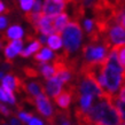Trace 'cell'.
Returning <instances> with one entry per match:
<instances>
[{
  "label": "cell",
  "mask_w": 125,
  "mask_h": 125,
  "mask_svg": "<svg viewBox=\"0 0 125 125\" xmlns=\"http://www.w3.org/2000/svg\"><path fill=\"white\" fill-rule=\"evenodd\" d=\"M68 22H69V16L65 13H63V11L60 13V14H57L56 16H54L53 27H54V30H55V33L61 34L62 30L68 24Z\"/></svg>",
  "instance_id": "cell-9"
},
{
  "label": "cell",
  "mask_w": 125,
  "mask_h": 125,
  "mask_svg": "<svg viewBox=\"0 0 125 125\" xmlns=\"http://www.w3.org/2000/svg\"><path fill=\"white\" fill-rule=\"evenodd\" d=\"M42 1L40 0H34L33 6L31 8V11H33V13H40L42 11Z\"/></svg>",
  "instance_id": "cell-19"
},
{
  "label": "cell",
  "mask_w": 125,
  "mask_h": 125,
  "mask_svg": "<svg viewBox=\"0 0 125 125\" xmlns=\"http://www.w3.org/2000/svg\"><path fill=\"white\" fill-rule=\"evenodd\" d=\"M0 100L1 101H7L8 102V98H7V94H6V92L4 91V88L2 87H0Z\"/></svg>",
  "instance_id": "cell-25"
},
{
  "label": "cell",
  "mask_w": 125,
  "mask_h": 125,
  "mask_svg": "<svg viewBox=\"0 0 125 125\" xmlns=\"http://www.w3.org/2000/svg\"><path fill=\"white\" fill-rule=\"evenodd\" d=\"M62 86L63 84L61 83V80L57 77H52L47 80L46 84V88H45V93L46 95H49L52 98H55L61 91H62Z\"/></svg>",
  "instance_id": "cell-8"
},
{
  "label": "cell",
  "mask_w": 125,
  "mask_h": 125,
  "mask_svg": "<svg viewBox=\"0 0 125 125\" xmlns=\"http://www.w3.org/2000/svg\"><path fill=\"white\" fill-rule=\"evenodd\" d=\"M111 96L107 93L103 96L98 98L95 104H92L87 111V117L90 123L98 125H124V119H122L117 109L111 101Z\"/></svg>",
  "instance_id": "cell-1"
},
{
  "label": "cell",
  "mask_w": 125,
  "mask_h": 125,
  "mask_svg": "<svg viewBox=\"0 0 125 125\" xmlns=\"http://www.w3.org/2000/svg\"><path fill=\"white\" fill-rule=\"evenodd\" d=\"M0 113L4 115V116H9V114H10V111L8 110L7 107H5L4 104H1V103H0Z\"/></svg>",
  "instance_id": "cell-23"
},
{
  "label": "cell",
  "mask_w": 125,
  "mask_h": 125,
  "mask_svg": "<svg viewBox=\"0 0 125 125\" xmlns=\"http://www.w3.org/2000/svg\"><path fill=\"white\" fill-rule=\"evenodd\" d=\"M29 125H44V124H42V122L40 119H38V118H36V117H32L29 121Z\"/></svg>",
  "instance_id": "cell-24"
},
{
  "label": "cell",
  "mask_w": 125,
  "mask_h": 125,
  "mask_svg": "<svg viewBox=\"0 0 125 125\" xmlns=\"http://www.w3.org/2000/svg\"><path fill=\"white\" fill-rule=\"evenodd\" d=\"M72 96H73V86H69L67 87L65 91H61L54 99H55L56 104L60 108L67 109L72 101Z\"/></svg>",
  "instance_id": "cell-7"
},
{
  "label": "cell",
  "mask_w": 125,
  "mask_h": 125,
  "mask_svg": "<svg viewBox=\"0 0 125 125\" xmlns=\"http://www.w3.org/2000/svg\"><path fill=\"white\" fill-rule=\"evenodd\" d=\"M4 125H6V124H4Z\"/></svg>",
  "instance_id": "cell-34"
},
{
  "label": "cell",
  "mask_w": 125,
  "mask_h": 125,
  "mask_svg": "<svg viewBox=\"0 0 125 125\" xmlns=\"http://www.w3.org/2000/svg\"><path fill=\"white\" fill-rule=\"evenodd\" d=\"M8 45L10 46L11 49L16 53V55L20 54V52L23 49V42L21 39H11V42H8Z\"/></svg>",
  "instance_id": "cell-15"
},
{
  "label": "cell",
  "mask_w": 125,
  "mask_h": 125,
  "mask_svg": "<svg viewBox=\"0 0 125 125\" xmlns=\"http://www.w3.org/2000/svg\"><path fill=\"white\" fill-rule=\"evenodd\" d=\"M5 10H6V7H5L4 2L0 1V13H2V11H5ZM6 11H8V10H6Z\"/></svg>",
  "instance_id": "cell-28"
},
{
  "label": "cell",
  "mask_w": 125,
  "mask_h": 125,
  "mask_svg": "<svg viewBox=\"0 0 125 125\" xmlns=\"http://www.w3.org/2000/svg\"><path fill=\"white\" fill-rule=\"evenodd\" d=\"M2 77H4V73H2V72H0V79H1Z\"/></svg>",
  "instance_id": "cell-31"
},
{
  "label": "cell",
  "mask_w": 125,
  "mask_h": 125,
  "mask_svg": "<svg viewBox=\"0 0 125 125\" xmlns=\"http://www.w3.org/2000/svg\"><path fill=\"white\" fill-rule=\"evenodd\" d=\"M23 70H24V72H25V75H27L28 77H37L38 76V71H37V70H34V69H32V68L25 67Z\"/></svg>",
  "instance_id": "cell-20"
},
{
  "label": "cell",
  "mask_w": 125,
  "mask_h": 125,
  "mask_svg": "<svg viewBox=\"0 0 125 125\" xmlns=\"http://www.w3.org/2000/svg\"><path fill=\"white\" fill-rule=\"evenodd\" d=\"M34 0H20V6L24 11H30L33 6Z\"/></svg>",
  "instance_id": "cell-17"
},
{
  "label": "cell",
  "mask_w": 125,
  "mask_h": 125,
  "mask_svg": "<svg viewBox=\"0 0 125 125\" xmlns=\"http://www.w3.org/2000/svg\"><path fill=\"white\" fill-rule=\"evenodd\" d=\"M53 20H54V16L45 15L42 13V15L40 16V19H39L38 23H37L36 31L37 32H42L45 36H49V34L54 33L55 30H54V27H53Z\"/></svg>",
  "instance_id": "cell-6"
},
{
  "label": "cell",
  "mask_w": 125,
  "mask_h": 125,
  "mask_svg": "<svg viewBox=\"0 0 125 125\" xmlns=\"http://www.w3.org/2000/svg\"><path fill=\"white\" fill-rule=\"evenodd\" d=\"M40 71H42V76L45 77L47 80L49 78L54 77V69H53V67H51L49 64H42V68H40Z\"/></svg>",
  "instance_id": "cell-14"
},
{
  "label": "cell",
  "mask_w": 125,
  "mask_h": 125,
  "mask_svg": "<svg viewBox=\"0 0 125 125\" xmlns=\"http://www.w3.org/2000/svg\"><path fill=\"white\" fill-rule=\"evenodd\" d=\"M19 117H20V119H22L23 122H29L31 119V118L33 117L32 116V114H29V113H20L19 114Z\"/></svg>",
  "instance_id": "cell-21"
},
{
  "label": "cell",
  "mask_w": 125,
  "mask_h": 125,
  "mask_svg": "<svg viewBox=\"0 0 125 125\" xmlns=\"http://www.w3.org/2000/svg\"><path fill=\"white\" fill-rule=\"evenodd\" d=\"M53 52L51 48H42L40 52L34 55V59L39 62H42V63H46L47 61H49L52 57H53Z\"/></svg>",
  "instance_id": "cell-12"
},
{
  "label": "cell",
  "mask_w": 125,
  "mask_h": 125,
  "mask_svg": "<svg viewBox=\"0 0 125 125\" xmlns=\"http://www.w3.org/2000/svg\"><path fill=\"white\" fill-rule=\"evenodd\" d=\"M65 2H60L55 0H45V2L42 7V11L45 15L48 16H56L64 10Z\"/></svg>",
  "instance_id": "cell-5"
},
{
  "label": "cell",
  "mask_w": 125,
  "mask_h": 125,
  "mask_svg": "<svg viewBox=\"0 0 125 125\" xmlns=\"http://www.w3.org/2000/svg\"><path fill=\"white\" fill-rule=\"evenodd\" d=\"M6 36L8 39H21L23 36V29L20 25H11L7 30Z\"/></svg>",
  "instance_id": "cell-13"
},
{
  "label": "cell",
  "mask_w": 125,
  "mask_h": 125,
  "mask_svg": "<svg viewBox=\"0 0 125 125\" xmlns=\"http://www.w3.org/2000/svg\"><path fill=\"white\" fill-rule=\"evenodd\" d=\"M10 123H11V125H21V123L19 122V119H16V118H13L10 121Z\"/></svg>",
  "instance_id": "cell-27"
},
{
  "label": "cell",
  "mask_w": 125,
  "mask_h": 125,
  "mask_svg": "<svg viewBox=\"0 0 125 125\" xmlns=\"http://www.w3.org/2000/svg\"><path fill=\"white\" fill-rule=\"evenodd\" d=\"M8 24V21L6 17H4V16H0V30H4L5 28L7 27Z\"/></svg>",
  "instance_id": "cell-22"
},
{
  "label": "cell",
  "mask_w": 125,
  "mask_h": 125,
  "mask_svg": "<svg viewBox=\"0 0 125 125\" xmlns=\"http://www.w3.org/2000/svg\"><path fill=\"white\" fill-rule=\"evenodd\" d=\"M61 33H62V42L64 45V54H63L64 56L67 54L76 52L79 48L83 39V32L78 22H68Z\"/></svg>",
  "instance_id": "cell-2"
},
{
  "label": "cell",
  "mask_w": 125,
  "mask_h": 125,
  "mask_svg": "<svg viewBox=\"0 0 125 125\" xmlns=\"http://www.w3.org/2000/svg\"><path fill=\"white\" fill-rule=\"evenodd\" d=\"M87 125H98V124H92V123H90V124H87Z\"/></svg>",
  "instance_id": "cell-33"
},
{
  "label": "cell",
  "mask_w": 125,
  "mask_h": 125,
  "mask_svg": "<svg viewBox=\"0 0 125 125\" xmlns=\"http://www.w3.org/2000/svg\"><path fill=\"white\" fill-rule=\"evenodd\" d=\"M2 49H4V40L0 39V51H2Z\"/></svg>",
  "instance_id": "cell-29"
},
{
  "label": "cell",
  "mask_w": 125,
  "mask_h": 125,
  "mask_svg": "<svg viewBox=\"0 0 125 125\" xmlns=\"http://www.w3.org/2000/svg\"><path fill=\"white\" fill-rule=\"evenodd\" d=\"M55 1H60V2H70V0H55Z\"/></svg>",
  "instance_id": "cell-30"
},
{
  "label": "cell",
  "mask_w": 125,
  "mask_h": 125,
  "mask_svg": "<svg viewBox=\"0 0 125 125\" xmlns=\"http://www.w3.org/2000/svg\"><path fill=\"white\" fill-rule=\"evenodd\" d=\"M107 48L104 46H98L95 44H90L84 47L83 55L85 59L84 64H95L104 62L107 57Z\"/></svg>",
  "instance_id": "cell-3"
},
{
  "label": "cell",
  "mask_w": 125,
  "mask_h": 125,
  "mask_svg": "<svg viewBox=\"0 0 125 125\" xmlns=\"http://www.w3.org/2000/svg\"><path fill=\"white\" fill-rule=\"evenodd\" d=\"M1 80H2V86H7L10 90H14V87H15V77L14 76L6 75L5 77L1 78Z\"/></svg>",
  "instance_id": "cell-16"
},
{
  "label": "cell",
  "mask_w": 125,
  "mask_h": 125,
  "mask_svg": "<svg viewBox=\"0 0 125 125\" xmlns=\"http://www.w3.org/2000/svg\"><path fill=\"white\" fill-rule=\"evenodd\" d=\"M47 36H45V34H42V36H40V39H39V42H42V44H44V42H46V40H47V38H46Z\"/></svg>",
  "instance_id": "cell-26"
},
{
  "label": "cell",
  "mask_w": 125,
  "mask_h": 125,
  "mask_svg": "<svg viewBox=\"0 0 125 125\" xmlns=\"http://www.w3.org/2000/svg\"><path fill=\"white\" fill-rule=\"evenodd\" d=\"M84 27H85V30L90 33L93 29L95 28V22L94 20H91V19H87L85 20V22H84Z\"/></svg>",
  "instance_id": "cell-18"
},
{
  "label": "cell",
  "mask_w": 125,
  "mask_h": 125,
  "mask_svg": "<svg viewBox=\"0 0 125 125\" xmlns=\"http://www.w3.org/2000/svg\"><path fill=\"white\" fill-rule=\"evenodd\" d=\"M70 1H73V2H77L78 0H70Z\"/></svg>",
  "instance_id": "cell-32"
},
{
  "label": "cell",
  "mask_w": 125,
  "mask_h": 125,
  "mask_svg": "<svg viewBox=\"0 0 125 125\" xmlns=\"http://www.w3.org/2000/svg\"><path fill=\"white\" fill-rule=\"evenodd\" d=\"M34 104L42 116L48 118L53 116V107L46 93H40L39 95H37L34 98Z\"/></svg>",
  "instance_id": "cell-4"
},
{
  "label": "cell",
  "mask_w": 125,
  "mask_h": 125,
  "mask_svg": "<svg viewBox=\"0 0 125 125\" xmlns=\"http://www.w3.org/2000/svg\"><path fill=\"white\" fill-rule=\"evenodd\" d=\"M42 44L39 42V40H34V42H32L30 45L28 46V48H25L24 51L22 49V51L20 52V54H21V56H23V57L30 56L31 54L38 52L39 49L42 48Z\"/></svg>",
  "instance_id": "cell-11"
},
{
  "label": "cell",
  "mask_w": 125,
  "mask_h": 125,
  "mask_svg": "<svg viewBox=\"0 0 125 125\" xmlns=\"http://www.w3.org/2000/svg\"><path fill=\"white\" fill-rule=\"evenodd\" d=\"M47 44H48L49 48L52 51H57L62 47V38H61V34L59 33H52L49 34V37L47 38Z\"/></svg>",
  "instance_id": "cell-10"
}]
</instances>
